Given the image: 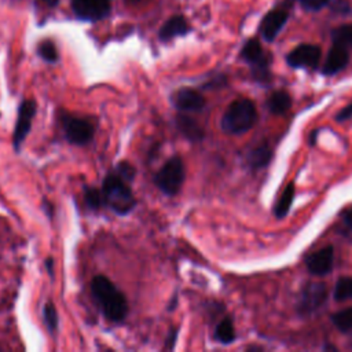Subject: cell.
I'll return each mask as SVG.
<instances>
[{
  "instance_id": "21",
  "label": "cell",
  "mask_w": 352,
  "mask_h": 352,
  "mask_svg": "<svg viewBox=\"0 0 352 352\" xmlns=\"http://www.w3.org/2000/svg\"><path fill=\"white\" fill-rule=\"evenodd\" d=\"M82 199H84V205L92 212H98L100 208L104 206L102 190L92 186H84Z\"/></svg>"
},
{
  "instance_id": "19",
  "label": "cell",
  "mask_w": 352,
  "mask_h": 352,
  "mask_svg": "<svg viewBox=\"0 0 352 352\" xmlns=\"http://www.w3.org/2000/svg\"><path fill=\"white\" fill-rule=\"evenodd\" d=\"M294 192H296L294 184H293V183H289V184L285 187V190H283L280 198L278 199V202H276V205H275V208H274V214L276 216V219H283V217L289 213V209H290V206H292V204H293Z\"/></svg>"
},
{
  "instance_id": "15",
  "label": "cell",
  "mask_w": 352,
  "mask_h": 352,
  "mask_svg": "<svg viewBox=\"0 0 352 352\" xmlns=\"http://www.w3.org/2000/svg\"><path fill=\"white\" fill-rule=\"evenodd\" d=\"M175 124H176L177 131L191 143H198L205 136L204 128L198 124L197 120H194L190 116L177 114L175 118Z\"/></svg>"
},
{
  "instance_id": "4",
  "label": "cell",
  "mask_w": 352,
  "mask_h": 352,
  "mask_svg": "<svg viewBox=\"0 0 352 352\" xmlns=\"http://www.w3.org/2000/svg\"><path fill=\"white\" fill-rule=\"evenodd\" d=\"M186 179V168L183 160L179 155H173L165 161V164L155 172L153 182L155 187L166 197H175L179 194Z\"/></svg>"
},
{
  "instance_id": "11",
  "label": "cell",
  "mask_w": 352,
  "mask_h": 352,
  "mask_svg": "<svg viewBox=\"0 0 352 352\" xmlns=\"http://www.w3.org/2000/svg\"><path fill=\"white\" fill-rule=\"evenodd\" d=\"M289 19V12L285 7H278L265 14L260 23V34L264 40L272 41L279 34Z\"/></svg>"
},
{
  "instance_id": "10",
  "label": "cell",
  "mask_w": 352,
  "mask_h": 352,
  "mask_svg": "<svg viewBox=\"0 0 352 352\" xmlns=\"http://www.w3.org/2000/svg\"><path fill=\"white\" fill-rule=\"evenodd\" d=\"M74 14L84 21H99L109 15V0H70Z\"/></svg>"
},
{
  "instance_id": "22",
  "label": "cell",
  "mask_w": 352,
  "mask_h": 352,
  "mask_svg": "<svg viewBox=\"0 0 352 352\" xmlns=\"http://www.w3.org/2000/svg\"><path fill=\"white\" fill-rule=\"evenodd\" d=\"M43 320H44V324L47 327V330L50 333H55L59 327V315H58V311L55 308V304L48 300L44 305H43Z\"/></svg>"
},
{
  "instance_id": "20",
  "label": "cell",
  "mask_w": 352,
  "mask_h": 352,
  "mask_svg": "<svg viewBox=\"0 0 352 352\" xmlns=\"http://www.w3.org/2000/svg\"><path fill=\"white\" fill-rule=\"evenodd\" d=\"M213 337L220 344H231L235 340V329L232 320L230 318L220 320L214 329Z\"/></svg>"
},
{
  "instance_id": "23",
  "label": "cell",
  "mask_w": 352,
  "mask_h": 352,
  "mask_svg": "<svg viewBox=\"0 0 352 352\" xmlns=\"http://www.w3.org/2000/svg\"><path fill=\"white\" fill-rule=\"evenodd\" d=\"M331 322L341 333H351L352 331V307L336 312L331 316Z\"/></svg>"
},
{
  "instance_id": "32",
  "label": "cell",
  "mask_w": 352,
  "mask_h": 352,
  "mask_svg": "<svg viewBox=\"0 0 352 352\" xmlns=\"http://www.w3.org/2000/svg\"><path fill=\"white\" fill-rule=\"evenodd\" d=\"M342 220H344V224L352 230V209H348L342 213Z\"/></svg>"
},
{
  "instance_id": "33",
  "label": "cell",
  "mask_w": 352,
  "mask_h": 352,
  "mask_svg": "<svg viewBox=\"0 0 352 352\" xmlns=\"http://www.w3.org/2000/svg\"><path fill=\"white\" fill-rule=\"evenodd\" d=\"M44 264H45V268H47L48 274L52 276L54 275V258L52 257H47Z\"/></svg>"
},
{
  "instance_id": "7",
  "label": "cell",
  "mask_w": 352,
  "mask_h": 352,
  "mask_svg": "<svg viewBox=\"0 0 352 352\" xmlns=\"http://www.w3.org/2000/svg\"><path fill=\"white\" fill-rule=\"evenodd\" d=\"M37 113V103L34 99H23L16 110V121L12 133V146L16 153H19L26 136L32 129L33 118Z\"/></svg>"
},
{
  "instance_id": "35",
  "label": "cell",
  "mask_w": 352,
  "mask_h": 352,
  "mask_svg": "<svg viewBox=\"0 0 352 352\" xmlns=\"http://www.w3.org/2000/svg\"><path fill=\"white\" fill-rule=\"evenodd\" d=\"M0 351H1V348H0Z\"/></svg>"
},
{
  "instance_id": "17",
  "label": "cell",
  "mask_w": 352,
  "mask_h": 352,
  "mask_svg": "<svg viewBox=\"0 0 352 352\" xmlns=\"http://www.w3.org/2000/svg\"><path fill=\"white\" fill-rule=\"evenodd\" d=\"M272 157V150L267 143H263L254 148H252L246 154V162L252 169H261L267 166Z\"/></svg>"
},
{
  "instance_id": "24",
  "label": "cell",
  "mask_w": 352,
  "mask_h": 352,
  "mask_svg": "<svg viewBox=\"0 0 352 352\" xmlns=\"http://www.w3.org/2000/svg\"><path fill=\"white\" fill-rule=\"evenodd\" d=\"M333 296L337 301L351 300L352 298V278L351 276L340 278L336 283Z\"/></svg>"
},
{
  "instance_id": "14",
  "label": "cell",
  "mask_w": 352,
  "mask_h": 352,
  "mask_svg": "<svg viewBox=\"0 0 352 352\" xmlns=\"http://www.w3.org/2000/svg\"><path fill=\"white\" fill-rule=\"evenodd\" d=\"M349 62V54H348V48L338 44V43H333V47L330 48L324 65L322 67L323 74L327 76H333L338 72H341Z\"/></svg>"
},
{
  "instance_id": "26",
  "label": "cell",
  "mask_w": 352,
  "mask_h": 352,
  "mask_svg": "<svg viewBox=\"0 0 352 352\" xmlns=\"http://www.w3.org/2000/svg\"><path fill=\"white\" fill-rule=\"evenodd\" d=\"M333 43H338L344 47H352V23L338 26L331 32Z\"/></svg>"
},
{
  "instance_id": "28",
  "label": "cell",
  "mask_w": 352,
  "mask_h": 352,
  "mask_svg": "<svg viewBox=\"0 0 352 352\" xmlns=\"http://www.w3.org/2000/svg\"><path fill=\"white\" fill-rule=\"evenodd\" d=\"M329 7L337 12V14H349L351 12V7L345 0H329Z\"/></svg>"
},
{
  "instance_id": "27",
  "label": "cell",
  "mask_w": 352,
  "mask_h": 352,
  "mask_svg": "<svg viewBox=\"0 0 352 352\" xmlns=\"http://www.w3.org/2000/svg\"><path fill=\"white\" fill-rule=\"evenodd\" d=\"M114 170L116 172H118L122 177H125L128 182H133V179H135V176H136V169H135V166L133 165H131L129 162H126V161H121V162H118L116 166H114Z\"/></svg>"
},
{
  "instance_id": "1",
  "label": "cell",
  "mask_w": 352,
  "mask_h": 352,
  "mask_svg": "<svg viewBox=\"0 0 352 352\" xmlns=\"http://www.w3.org/2000/svg\"><path fill=\"white\" fill-rule=\"evenodd\" d=\"M91 294L102 315L113 323H122L128 316V300L125 294L104 275H96L91 280Z\"/></svg>"
},
{
  "instance_id": "29",
  "label": "cell",
  "mask_w": 352,
  "mask_h": 352,
  "mask_svg": "<svg viewBox=\"0 0 352 352\" xmlns=\"http://www.w3.org/2000/svg\"><path fill=\"white\" fill-rule=\"evenodd\" d=\"M300 3L308 11H319L329 4V0H300Z\"/></svg>"
},
{
  "instance_id": "2",
  "label": "cell",
  "mask_w": 352,
  "mask_h": 352,
  "mask_svg": "<svg viewBox=\"0 0 352 352\" xmlns=\"http://www.w3.org/2000/svg\"><path fill=\"white\" fill-rule=\"evenodd\" d=\"M100 190L104 208L110 209L117 216L129 214L138 205V201L131 190V182L116 172L114 168L104 176Z\"/></svg>"
},
{
  "instance_id": "30",
  "label": "cell",
  "mask_w": 352,
  "mask_h": 352,
  "mask_svg": "<svg viewBox=\"0 0 352 352\" xmlns=\"http://www.w3.org/2000/svg\"><path fill=\"white\" fill-rule=\"evenodd\" d=\"M351 117H352V102L338 111V114L336 116V121L342 122V121H346Z\"/></svg>"
},
{
  "instance_id": "9",
  "label": "cell",
  "mask_w": 352,
  "mask_h": 352,
  "mask_svg": "<svg viewBox=\"0 0 352 352\" xmlns=\"http://www.w3.org/2000/svg\"><path fill=\"white\" fill-rule=\"evenodd\" d=\"M320 47L314 44H301L293 48L287 56L286 62L292 67H307V69H316L320 60Z\"/></svg>"
},
{
  "instance_id": "34",
  "label": "cell",
  "mask_w": 352,
  "mask_h": 352,
  "mask_svg": "<svg viewBox=\"0 0 352 352\" xmlns=\"http://www.w3.org/2000/svg\"><path fill=\"white\" fill-rule=\"evenodd\" d=\"M40 1L45 3V4H47V6H50V7H54V6H56V4H58V1H59V0H40Z\"/></svg>"
},
{
  "instance_id": "5",
  "label": "cell",
  "mask_w": 352,
  "mask_h": 352,
  "mask_svg": "<svg viewBox=\"0 0 352 352\" xmlns=\"http://www.w3.org/2000/svg\"><path fill=\"white\" fill-rule=\"evenodd\" d=\"M241 58L250 65L254 80H257L261 84H265L271 80V56L263 50L257 38H250L245 43V45L241 50Z\"/></svg>"
},
{
  "instance_id": "36",
  "label": "cell",
  "mask_w": 352,
  "mask_h": 352,
  "mask_svg": "<svg viewBox=\"0 0 352 352\" xmlns=\"http://www.w3.org/2000/svg\"><path fill=\"white\" fill-rule=\"evenodd\" d=\"M135 1H136V0H135Z\"/></svg>"
},
{
  "instance_id": "12",
  "label": "cell",
  "mask_w": 352,
  "mask_h": 352,
  "mask_svg": "<svg viewBox=\"0 0 352 352\" xmlns=\"http://www.w3.org/2000/svg\"><path fill=\"white\" fill-rule=\"evenodd\" d=\"M172 103L180 111H201L206 102L199 91L183 87L172 95Z\"/></svg>"
},
{
  "instance_id": "16",
  "label": "cell",
  "mask_w": 352,
  "mask_h": 352,
  "mask_svg": "<svg viewBox=\"0 0 352 352\" xmlns=\"http://www.w3.org/2000/svg\"><path fill=\"white\" fill-rule=\"evenodd\" d=\"M190 32V26L183 15H175L169 18L160 29L158 37L161 41H169L177 36H184Z\"/></svg>"
},
{
  "instance_id": "13",
  "label": "cell",
  "mask_w": 352,
  "mask_h": 352,
  "mask_svg": "<svg viewBox=\"0 0 352 352\" xmlns=\"http://www.w3.org/2000/svg\"><path fill=\"white\" fill-rule=\"evenodd\" d=\"M333 261H334L333 246H324L320 250L308 256L305 260V264L311 274L326 275L333 270Z\"/></svg>"
},
{
  "instance_id": "31",
  "label": "cell",
  "mask_w": 352,
  "mask_h": 352,
  "mask_svg": "<svg viewBox=\"0 0 352 352\" xmlns=\"http://www.w3.org/2000/svg\"><path fill=\"white\" fill-rule=\"evenodd\" d=\"M177 329H172L169 331V336L166 338V342H165V349H173L175 348V342H176V338H177Z\"/></svg>"
},
{
  "instance_id": "18",
  "label": "cell",
  "mask_w": 352,
  "mask_h": 352,
  "mask_svg": "<svg viewBox=\"0 0 352 352\" xmlns=\"http://www.w3.org/2000/svg\"><path fill=\"white\" fill-rule=\"evenodd\" d=\"M267 106L272 114H285L292 106V98L286 91H275L268 98Z\"/></svg>"
},
{
  "instance_id": "6",
  "label": "cell",
  "mask_w": 352,
  "mask_h": 352,
  "mask_svg": "<svg viewBox=\"0 0 352 352\" xmlns=\"http://www.w3.org/2000/svg\"><path fill=\"white\" fill-rule=\"evenodd\" d=\"M60 124L65 139L73 146H85L91 143L95 136V125L85 117L62 113Z\"/></svg>"
},
{
  "instance_id": "25",
  "label": "cell",
  "mask_w": 352,
  "mask_h": 352,
  "mask_svg": "<svg viewBox=\"0 0 352 352\" xmlns=\"http://www.w3.org/2000/svg\"><path fill=\"white\" fill-rule=\"evenodd\" d=\"M37 54L40 55L41 59H44L48 63H55L59 60L58 50H56L54 41H51V40H43L37 45Z\"/></svg>"
},
{
  "instance_id": "3",
  "label": "cell",
  "mask_w": 352,
  "mask_h": 352,
  "mask_svg": "<svg viewBox=\"0 0 352 352\" xmlns=\"http://www.w3.org/2000/svg\"><path fill=\"white\" fill-rule=\"evenodd\" d=\"M257 120V110L254 103L248 98H239L228 104L220 125L223 132L230 135H241L248 132Z\"/></svg>"
},
{
  "instance_id": "8",
  "label": "cell",
  "mask_w": 352,
  "mask_h": 352,
  "mask_svg": "<svg viewBox=\"0 0 352 352\" xmlns=\"http://www.w3.org/2000/svg\"><path fill=\"white\" fill-rule=\"evenodd\" d=\"M327 298V289L323 283H308L302 287L298 302H297V311L301 315H308L316 311Z\"/></svg>"
}]
</instances>
